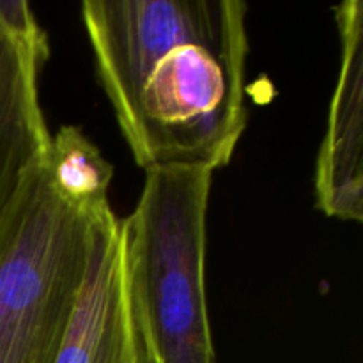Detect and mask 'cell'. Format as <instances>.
Instances as JSON below:
<instances>
[{
  "label": "cell",
  "instance_id": "52a82bcc",
  "mask_svg": "<svg viewBox=\"0 0 363 363\" xmlns=\"http://www.w3.org/2000/svg\"><path fill=\"white\" fill-rule=\"evenodd\" d=\"M43 167L66 202L91 215L110 208L113 167L80 128L62 126L52 135Z\"/></svg>",
  "mask_w": 363,
  "mask_h": 363
},
{
  "label": "cell",
  "instance_id": "8992f818",
  "mask_svg": "<svg viewBox=\"0 0 363 363\" xmlns=\"http://www.w3.org/2000/svg\"><path fill=\"white\" fill-rule=\"evenodd\" d=\"M48 57L46 34H23L0 13V222L52 140L39 101Z\"/></svg>",
  "mask_w": 363,
  "mask_h": 363
},
{
  "label": "cell",
  "instance_id": "7a4b0ae2",
  "mask_svg": "<svg viewBox=\"0 0 363 363\" xmlns=\"http://www.w3.org/2000/svg\"><path fill=\"white\" fill-rule=\"evenodd\" d=\"M213 174L199 165L147 169L123 218L142 363H216L206 293Z\"/></svg>",
  "mask_w": 363,
  "mask_h": 363
},
{
  "label": "cell",
  "instance_id": "5b68a950",
  "mask_svg": "<svg viewBox=\"0 0 363 363\" xmlns=\"http://www.w3.org/2000/svg\"><path fill=\"white\" fill-rule=\"evenodd\" d=\"M340 66L315 162V206L328 218L363 220V2L335 7Z\"/></svg>",
  "mask_w": 363,
  "mask_h": 363
},
{
  "label": "cell",
  "instance_id": "3957f363",
  "mask_svg": "<svg viewBox=\"0 0 363 363\" xmlns=\"http://www.w3.org/2000/svg\"><path fill=\"white\" fill-rule=\"evenodd\" d=\"M96 215V213H94ZM94 215L38 167L0 222V363H53L87 273Z\"/></svg>",
  "mask_w": 363,
  "mask_h": 363
},
{
  "label": "cell",
  "instance_id": "6da1fadb",
  "mask_svg": "<svg viewBox=\"0 0 363 363\" xmlns=\"http://www.w3.org/2000/svg\"><path fill=\"white\" fill-rule=\"evenodd\" d=\"M243 0H85L82 20L137 165H229L247 130Z\"/></svg>",
  "mask_w": 363,
  "mask_h": 363
},
{
  "label": "cell",
  "instance_id": "277c9868",
  "mask_svg": "<svg viewBox=\"0 0 363 363\" xmlns=\"http://www.w3.org/2000/svg\"><path fill=\"white\" fill-rule=\"evenodd\" d=\"M53 363H142L128 287L124 222L112 208L92 220L87 273Z\"/></svg>",
  "mask_w": 363,
  "mask_h": 363
}]
</instances>
